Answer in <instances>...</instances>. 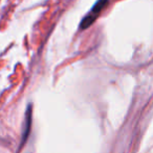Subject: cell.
Segmentation results:
<instances>
[{"mask_svg":"<svg viewBox=\"0 0 153 153\" xmlns=\"http://www.w3.org/2000/svg\"><path fill=\"white\" fill-rule=\"evenodd\" d=\"M108 3V0H98L96 3L92 6L91 10L89 12V14L86 15L84 17V19L81 22V29H85L87 27H89L90 25L93 23V21L96 20V18L98 17V15L104 10V7Z\"/></svg>","mask_w":153,"mask_h":153,"instance_id":"obj_1","label":"cell"}]
</instances>
